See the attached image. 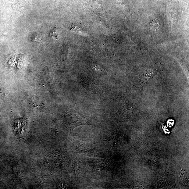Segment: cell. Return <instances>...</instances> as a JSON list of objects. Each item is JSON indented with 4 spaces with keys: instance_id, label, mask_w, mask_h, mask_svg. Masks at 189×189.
Listing matches in <instances>:
<instances>
[{
    "instance_id": "cell-1",
    "label": "cell",
    "mask_w": 189,
    "mask_h": 189,
    "mask_svg": "<svg viewBox=\"0 0 189 189\" xmlns=\"http://www.w3.org/2000/svg\"><path fill=\"white\" fill-rule=\"evenodd\" d=\"M42 39V37L41 35L36 34L32 37V41L36 42H41Z\"/></svg>"
},
{
    "instance_id": "cell-2",
    "label": "cell",
    "mask_w": 189,
    "mask_h": 189,
    "mask_svg": "<svg viewBox=\"0 0 189 189\" xmlns=\"http://www.w3.org/2000/svg\"><path fill=\"white\" fill-rule=\"evenodd\" d=\"M50 36L53 38L57 37H58V35H57L55 31L52 32L50 34Z\"/></svg>"
}]
</instances>
